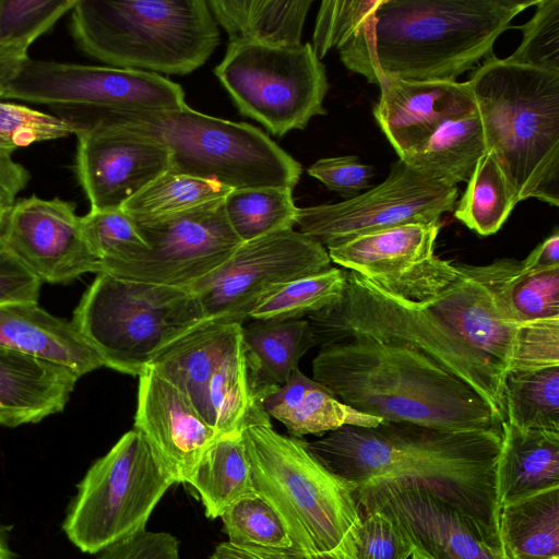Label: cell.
Wrapping results in <instances>:
<instances>
[{"label":"cell","mask_w":559,"mask_h":559,"mask_svg":"<svg viewBox=\"0 0 559 559\" xmlns=\"http://www.w3.org/2000/svg\"><path fill=\"white\" fill-rule=\"evenodd\" d=\"M498 530L506 559L559 557V487L502 506Z\"/></svg>","instance_id":"32"},{"label":"cell","mask_w":559,"mask_h":559,"mask_svg":"<svg viewBox=\"0 0 559 559\" xmlns=\"http://www.w3.org/2000/svg\"><path fill=\"white\" fill-rule=\"evenodd\" d=\"M0 345L68 367L80 378L104 366L71 320L37 302L0 305Z\"/></svg>","instance_id":"24"},{"label":"cell","mask_w":559,"mask_h":559,"mask_svg":"<svg viewBox=\"0 0 559 559\" xmlns=\"http://www.w3.org/2000/svg\"><path fill=\"white\" fill-rule=\"evenodd\" d=\"M96 559H180V542L170 533L144 530L107 546Z\"/></svg>","instance_id":"49"},{"label":"cell","mask_w":559,"mask_h":559,"mask_svg":"<svg viewBox=\"0 0 559 559\" xmlns=\"http://www.w3.org/2000/svg\"><path fill=\"white\" fill-rule=\"evenodd\" d=\"M1 225H2V223H0V230H1ZM0 247H3L2 241H1V236H0Z\"/></svg>","instance_id":"60"},{"label":"cell","mask_w":559,"mask_h":559,"mask_svg":"<svg viewBox=\"0 0 559 559\" xmlns=\"http://www.w3.org/2000/svg\"><path fill=\"white\" fill-rule=\"evenodd\" d=\"M486 153L484 130L476 111L447 121L423 145L400 159L448 187H457L469 179Z\"/></svg>","instance_id":"33"},{"label":"cell","mask_w":559,"mask_h":559,"mask_svg":"<svg viewBox=\"0 0 559 559\" xmlns=\"http://www.w3.org/2000/svg\"><path fill=\"white\" fill-rule=\"evenodd\" d=\"M81 226L91 251L99 261V273L147 248L134 222L121 207L91 209L81 216Z\"/></svg>","instance_id":"41"},{"label":"cell","mask_w":559,"mask_h":559,"mask_svg":"<svg viewBox=\"0 0 559 559\" xmlns=\"http://www.w3.org/2000/svg\"><path fill=\"white\" fill-rule=\"evenodd\" d=\"M554 366H559V319L521 324L509 370Z\"/></svg>","instance_id":"47"},{"label":"cell","mask_w":559,"mask_h":559,"mask_svg":"<svg viewBox=\"0 0 559 559\" xmlns=\"http://www.w3.org/2000/svg\"><path fill=\"white\" fill-rule=\"evenodd\" d=\"M535 13L523 25L511 26L523 38L508 61L546 71L559 72V0H538Z\"/></svg>","instance_id":"44"},{"label":"cell","mask_w":559,"mask_h":559,"mask_svg":"<svg viewBox=\"0 0 559 559\" xmlns=\"http://www.w3.org/2000/svg\"><path fill=\"white\" fill-rule=\"evenodd\" d=\"M29 171L12 158L0 160V213L5 216L20 191L26 188Z\"/></svg>","instance_id":"51"},{"label":"cell","mask_w":559,"mask_h":559,"mask_svg":"<svg viewBox=\"0 0 559 559\" xmlns=\"http://www.w3.org/2000/svg\"><path fill=\"white\" fill-rule=\"evenodd\" d=\"M15 150H17L15 145L0 135V160L11 159Z\"/></svg>","instance_id":"57"},{"label":"cell","mask_w":559,"mask_h":559,"mask_svg":"<svg viewBox=\"0 0 559 559\" xmlns=\"http://www.w3.org/2000/svg\"><path fill=\"white\" fill-rule=\"evenodd\" d=\"M76 0H0V44L29 48Z\"/></svg>","instance_id":"42"},{"label":"cell","mask_w":559,"mask_h":559,"mask_svg":"<svg viewBox=\"0 0 559 559\" xmlns=\"http://www.w3.org/2000/svg\"><path fill=\"white\" fill-rule=\"evenodd\" d=\"M223 200L165 217L133 221L147 248L102 273L190 289L218 270L241 243L226 218Z\"/></svg>","instance_id":"13"},{"label":"cell","mask_w":559,"mask_h":559,"mask_svg":"<svg viewBox=\"0 0 559 559\" xmlns=\"http://www.w3.org/2000/svg\"><path fill=\"white\" fill-rule=\"evenodd\" d=\"M538 0H381L373 21L338 49L352 72L454 82L490 57L511 21Z\"/></svg>","instance_id":"2"},{"label":"cell","mask_w":559,"mask_h":559,"mask_svg":"<svg viewBox=\"0 0 559 559\" xmlns=\"http://www.w3.org/2000/svg\"><path fill=\"white\" fill-rule=\"evenodd\" d=\"M331 267L328 250L298 230L241 242L213 274L190 287L205 320L241 323L285 284Z\"/></svg>","instance_id":"12"},{"label":"cell","mask_w":559,"mask_h":559,"mask_svg":"<svg viewBox=\"0 0 559 559\" xmlns=\"http://www.w3.org/2000/svg\"><path fill=\"white\" fill-rule=\"evenodd\" d=\"M223 203L226 218L241 242L296 225L298 207L292 188L233 189Z\"/></svg>","instance_id":"37"},{"label":"cell","mask_w":559,"mask_h":559,"mask_svg":"<svg viewBox=\"0 0 559 559\" xmlns=\"http://www.w3.org/2000/svg\"><path fill=\"white\" fill-rule=\"evenodd\" d=\"M456 199L457 187H448L399 158L384 181L353 199L298 207L296 225L328 249L386 228L440 223L442 214L454 210Z\"/></svg>","instance_id":"14"},{"label":"cell","mask_w":559,"mask_h":559,"mask_svg":"<svg viewBox=\"0 0 559 559\" xmlns=\"http://www.w3.org/2000/svg\"><path fill=\"white\" fill-rule=\"evenodd\" d=\"M209 9L228 44L298 47L311 0H210Z\"/></svg>","instance_id":"30"},{"label":"cell","mask_w":559,"mask_h":559,"mask_svg":"<svg viewBox=\"0 0 559 559\" xmlns=\"http://www.w3.org/2000/svg\"><path fill=\"white\" fill-rule=\"evenodd\" d=\"M381 0H326L317 14L312 49L321 60L333 48L337 50L368 26Z\"/></svg>","instance_id":"43"},{"label":"cell","mask_w":559,"mask_h":559,"mask_svg":"<svg viewBox=\"0 0 559 559\" xmlns=\"http://www.w3.org/2000/svg\"><path fill=\"white\" fill-rule=\"evenodd\" d=\"M28 58L27 47L0 44V98L3 97Z\"/></svg>","instance_id":"52"},{"label":"cell","mask_w":559,"mask_h":559,"mask_svg":"<svg viewBox=\"0 0 559 559\" xmlns=\"http://www.w3.org/2000/svg\"><path fill=\"white\" fill-rule=\"evenodd\" d=\"M559 487V431L501 424L495 467L498 510L530 495Z\"/></svg>","instance_id":"27"},{"label":"cell","mask_w":559,"mask_h":559,"mask_svg":"<svg viewBox=\"0 0 559 559\" xmlns=\"http://www.w3.org/2000/svg\"><path fill=\"white\" fill-rule=\"evenodd\" d=\"M519 203L491 152L477 163L454 216L480 236L497 233Z\"/></svg>","instance_id":"36"},{"label":"cell","mask_w":559,"mask_h":559,"mask_svg":"<svg viewBox=\"0 0 559 559\" xmlns=\"http://www.w3.org/2000/svg\"><path fill=\"white\" fill-rule=\"evenodd\" d=\"M307 320L321 347L368 337L425 355L471 386L503 423V373L420 302L393 296L347 271L343 297Z\"/></svg>","instance_id":"8"},{"label":"cell","mask_w":559,"mask_h":559,"mask_svg":"<svg viewBox=\"0 0 559 559\" xmlns=\"http://www.w3.org/2000/svg\"><path fill=\"white\" fill-rule=\"evenodd\" d=\"M9 527L0 523V559H14L15 555L9 547Z\"/></svg>","instance_id":"56"},{"label":"cell","mask_w":559,"mask_h":559,"mask_svg":"<svg viewBox=\"0 0 559 559\" xmlns=\"http://www.w3.org/2000/svg\"><path fill=\"white\" fill-rule=\"evenodd\" d=\"M251 378L265 399L298 368L301 357L317 345L307 319L251 320L241 328Z\"/></svg>","instance_id":"29"},{"label":"cell","mask_w":559,"mask_h":559,"mask_svg":"<svg viewBox=\"0 0 559 559\" xmlns=\"http://www.w3.org/2000/svg\"><path fill=\"white\" fill-rule=\"evenodd\" d=\"M203 320L188 288L98 273L71 322L105 367L141 376L164 347Z\"/></svg>","instance_id":"9"},{"label":"cell","mask_w":559,"mask_h":559,"mask_svg":"<svg viewBox=\"0 0 559 559\" xmlns=\"http://www.w3.org/2000/svg\"><path fill=\"white\" fill-rule=\"evenodd\" d=\"M308 174L348 200L370 188L374 168L357 155H345L321 158L309 167Z\"/></svg>","instance_id":"48"},{"label":"cell","mask_w":559,"mask_h":559,"mask_svg":"<svg viewBox=\"0 0 559 559\" xmlns=\"http://www.w3.org/2000/svg\"><path fill=\"white\" fill-rule=\"evenodd\" d=\"M359 511L386 515L430 559H506L500 539L421 485L374 478L354 489Z\"/></svg>","instance_id":"16"},{"label":"cell","mask_w":559,"mask_h":559,"mask_svg":"<svg viewBox=\"0 0 559 559\" xmlns=\"http://www.w3.org/2000/svg\"><path fill=\"white\" fill-rule=\"evenodd\" d=\"M3 247L41 282L70 283L85 273H99L75 203L35 194L15 200L0 230Z\"/></svg>","instance_id":"18"},{"label":"cell","mask_w":559,"mask_h":559,"mask_svg":"<svg viewBox=\"0 0 559 559\" xmlns=\"http://www.w3.org/2000/svg\"><path fill=\"white\" fill-rule=\"evenodd\" d=\"M476 280L510 323L559 319V265L526 271L520 260L503 258L485 265L456 263Z\"/></svg>","instance_id":"26"},{"label":"cell","mask_w":559,"mask_h":559,"mask_svg":"<svg viewBox=\"0 0 559 559\" xmlns=\"http://www.w3.org/2000/svg\"><path fill=\"white\" fill-rule=\"evenodd\" d=\"M210 559H262L254 552L236 546L229 542H223L218 544L212 555L210 556Z\"/></svg>","instance_id":"54"},{"label":"cell","mask_w":559,"mask_h":559,"mask_svg":"<svg viewBox=\"0 0 559 559\" xmlns=\"http://www.w3.org/2000/svg\"><path fill=\"white\" fill-rule=\"evenodd\" d=\"M263 407L270 418L281 421L290 437L298 439L329 433L344 426L376 427L383 421L344 404L299 368L264 399Z\"/></svg>","instance_id":"28"},{"label":"cell","mask_w":559,"mask_h":559,"mask_svg":"<svg viewBox=\"0 0 559 559\" xmlns=\"http://www.w3.org/2000/svg\"><path fill=\"white\" fill-rule=\"evenodd\" d=\"M263 401L251 378L240 334L207 384L206 420L218 436L271 425Z\"/></svg>","instance_id":"31"},{"label":"cell","mask_w":559,"mask_h":559,"mask_svg":"<svg viewBox=\"0 0 559 559\" xmlns=\"http://www.w3.org/2000/svg\"><path fill=\"white\" fill-rule=\"evenodd\" d=\"M487 152L518 200L559 205V72L518 64L493 55L467 81Z\"/></svg>","instance_id":"5"},{"label":"cell","mask_w":559,"mask_h":559,"mask_svg":"<svg viewBox=\"0 0 559 559\" xmlns=\"http://www.w3.org/2000/svg\"><path fill=\"white\" fill-rule=\"evenodd\" d=\"M246 549L254 552L262 559H328V558H322V557L305 555V554H301V552L296 551L290 548L266 549V548L246 547Z\"/></svg>","instance_id":"55"},{"label":"cell","mask_w":559,"mask_h":559,"mask_svg":"<svg viewBox=\"0 0 559 559\" xmlns=\"http://www.w3.org/2000/svg\"><path fill=\"white\" fill-rule=\"evenodd\" d=\"M526 271L542 270L559 265V230L554 231L543 240L531 253L521 261Z\"/></svg>","instance_id":"53"},{"label":"cell","mask_w":559,"mask_h":559,"mask_svg":"<svg viewBox=\"0 0 559 559\" xmlns=\"http://www.w3.org/2000/svg\"><path fill=\"white\" fill-rule=\"evenodd\" d=\"M133 429L144 437L174 484L187 483L219 437L179 389L150 369L139 376Z\"/></svg>","instance_id":"20"},{"label":"cell","mask_w":559,"mask_h":559,"mask_svg":"<svg viewBox=\"0 0 559 559\" xmlns=\"http://www.w3.org/2000/svg\"><path fill=\"white\" fill-rule=\"evenodd\" d=\"M2 98L44 105L51 112L114 108H178L185 92L160 74L28 58Z\"/></svg>","instance_id":"15"},{"label":"cell","mask_w":559,"mask_h":559,"mask_svg":"<svg viewBox=\"0 0 559 559\" xmlns=\"http://www.w3.org/2000/svg\"><path fill=\"white\" fill-rule=\"evenodd\" d=\"M347 285V271L331 266L294 280L267 297L251 312L250 320H296L340 300Z\"/></svg>","instance_id":"39"},{"label":"cell","mask_w":559,"mask_h":559,"mask_svg":"<svg viewBox=\"0 0 559 559\" xmlns=\"http://www.w3.org/2000/svg\"><path fill=\"white\" fill-rule=\"evenodd\" d=\"M456 269L459 274L447 288L420 304L504 374L512 364L520 325L508 322L488 292Z\"/></svg>","instance_id":"22"},{"label":"cell","mask_w":559,"mask_h":559,"mask_svg":"<svg viewBox=\"0 0 559 559\" xmlns=\"http://www.w3.org/2000/svg\"><path fill=\"white\" fill-rule=\"evenodd\" d=\"M502 403L507 424L559 431V366L507 371Z\"/></svg>","instance_id":"35"},{"label":"cell","mask_w":559,"mask_h":559,"mask_svg":"<svg viewBox=\"0 0 559 559\" xmlns=\"http://www.w3.org/2000/svg\"><path fill=\"white\" fill-rule=\"evenodd\" d=\"M214 73L239 112L260 122L273 135L302 130L312 117L326 114L325 67L311 44H228Z\"/></svg>","instance_id":"11"},{"label":"cell","mask_w":559,"mask_h":559,"mask_svg":"<svg viewBox=\"0 0 559 559\" xmlns=\"http://www.w3.org/2000/svg\"><path fill=\"white\" fill-rule=\"evenodd\" d=\"M70 134H74L73 128L53 114L0 100V135L16 148Z\"/></svg>","instance_id":"45"},{"label":"cell","mask_w":559,"mask_h":559,"mask_svg":"<svg viewBox=\"0 0 559 559\" xmlns=\"http://www.w3.org/2000/svg\"><path fill=\"white\" fill-rule=\"evenodd\" d=\"M360 512L356 559H409L413 545L390 518L378 511Z\"/></svg>","instance_id":"46"},{"label":"cell","mask_w":559,"mask_h":559,"mask_svg":"<svg viewBox=\"0 0 559 559\" xmlns=\"http://www.w3.org/2000/svg\"><path fill=\"white\" fill-rule=\"evenodd\" d=\"M253 489L280 514L292 548L328 559H356L360 512L355 487L326 469L305 440L272 425L241 433Z\"/></svg>","instance_id":"6"},{"label":"cell","mask_w":559,"mask_h":559,"mask_svg":"<svg viewBox=\"0 0 559 559\" xmlns=\"http://www.w3.org/2000/svg\"><path fill=\"white\" fill-rule=\"evenodd\" d=\"M313 380L354 409L389 421L444 430H501L471 386L405 346L357 337L322 346Z\"/></svg>","instance_id":"3"},{"label":"cell","mask_w":559,"mask_h":559,"mask_svg":"<svg viewBox=\"0 0 559 559\" xmlns=\"http://www.w3.org/2000/svg\"><path fill=\"white\" fill-rule=\"evenodd\" d=\"M199 493L209 519L222 513L237 499L254 491L241 433L219 436L204 452L187 480Z\"/></svg>","instance_id":"34"},{"label":"cell","mask_w":559,"mask_h":559,"mask_svg":"<svg viewBox=\"0 0 559 559\" xmlns=\"http://www.w3.org/2000/svg\"><path fill=\"white\" fill-rule=\"evenodd\" d=\"M441 223L406 224L365 234L328 248L331 262L384 292L423 302L457 276L455 262L435 254Z\"/></svg>","instance_id":"17"},{"label":"cell","mask_w":559,"mask_h":559,"mask_svg":"<svg viewBox=\"0 0 559 559\" xmlns=\"http://www.w3.org/2000/svg\"><path fill=\"white\" fill-rule=\"evenodd\" d=\"M74 134V173L93 210L121 207L169 170L166 147L129 131L92 124Z\"/></svg>","instance_id":"19"},{"label":"cell","mask_w":559,"mask_h":559,"mask_svg":"<svg viewBox=\"0 0 559 559\" xmlns=\"http://www.w3.org/2000/svg\"><path fill=\"white\" fill-rule=\"evenodd\" d=\"M411 559H430V558H428L427 556H425L424 554H421L420 551H418L417 549L414 548Z\"/></svg>","instance_id":"58"},{"label":"cell","mask_w":559,"mask_h":559,"mask_svg":"<svg viewBox=\"0 0 559 559\" xmlns=\"http://www.w3.org/2000/svg\"><path fill=\"white\" fill-rule=\"evenodd\" d=\"M231 190L217 180L167 171L126 201L121 209L134 222L154 219L223 200Z\"/></svg>","instance_id":"38"},{"label":"cell","mask_w":559,"mask_h":559,"mask_svg":"<svg viewBox=\"0 0 559 559\" xmlns=\"http://www.w3.org/2000/svg\"><path fill=\"white\" fill-rule=\"evenodd\" d=\"M228 542L239 547L292 548L277 511L255 490L233 502L221 515Z\"/></svg>","instance_id":"40"},{"label":"cell","mask_w":559,"mask_h":559,"mask_svg":"<svg viewBox=\"0 0 559 559\" xmlns=\"http://www.w3.org/2000/svg\"><path fill=\"white\" fill-rule=\"evenodd\" d=\"M55 116L79 129L116 127L166 147L170 173L213 179L230 189H294L302 167L252 124L212 117L190 108L66 110Z\"/></svg>","instance_id":"4"},{"label":"cell","mask_w":559,"mask_h":559,"mask_svg":"<svg viewBox=\"0 0 559 559\" xmlns=\"http://www.w3.org/2000/svg\"><path fill=\"white\" fill-rule=\"evenodd\" d=\"M173 484L144 437L129 430L76 485L62 531L82 552L98 554L146 530L155 507Z\"/></svg>","instance_id":"10"},{"label":"cell","mask_w":559,"mask_h":559,"mask_svg":"<svg viewBox=\"0 0 559 559\" xmlns=\"http://www.w3.org/2000/svg\"><path fill=\"white\" fill-rule=\"evenodd\" d=\"M305 445L355 488L374 478L416 483L499 538L495 467L501 430L454 431L383 420L376 427L344 426Z\"/></svg>","instance_id":"1"},{"label":"cell","mask_w":559,"mask_h":559,"mask_svg":"<svg viewBox=\"0 0 559 559\" xmlns=\"http://www.w3.org/2000/svg\"><path fill=\"white\" fill-rule=\"evenodd\" d=\"M373 117L400 156L423 145L442 124L477 111L468 82L382 76Z\"/></svg>","instance_id":"21"},{"label":"cell","mask_w":559,"mask_h":559,"mask_svg":"<svg viewBox=\"0 0 559 559\" xmlns=\"http://www.w3.org/2000/svg\"><path fill=\"white\" fill-rule=\"evenodd\" d=\"M4 219V216L0 213V223H2Z\"/></svg>","instance_id":"59"},{"label":"cell","mask_w":559,"mask_h":559,"mask_svg":"<svg viewBox=\"0 0 559 559\" xmlns=\"http://www.w3.org/2000/svg\"><path fill=\"white\" fill-rule=\"evenodd\" d=\"M70 13L76 47L112 68L186 75L219 44L204 0H76Z\"/></svg>","instance_id":"7"},{"label":"cell","mask_w":559,"mask_h":559,"mask_svg":"<svg viewBox=\"0 0 559 559\" xmlns=\"http://www.w3.org/2000/svg\"><path fill=\"white\" fill-rule=\"evenodd\" d=\"M549 559H559V557H554V558H549Z\"/></svg>","instance_id":"61"},{"label":"cell","mask_w":559,"mask_h":559,"mask_svg":"<svg viewBox=\"0 0 559 559\" xmlns=\"http://www.w3.org/2000/svg\"><path fill=\"white\" fill-rule=\"evenodd\" d=\"M43 282L0 247V305L37 302Z\"/></svg>","instance_id":"50"},{"label":"cell","mask_w":559,"mask_h":559,"mask_svg":"<svg viewBox=\"0 0 559 559\" xmlns=\"http://www.w3.org/2000/svg\"><path fill=\"white\" fill-rule=\"evenodd\" d=\"M241 328V323L203 320L164 347L147 369L179 389L206 419L207 384Z\"/></svg>","instance_id":"25"},{"label":"cell","mask_w":559,"mask_h":559,"mask_svg":"<svg viewBox=\"0 0 559 559\" xmlns=\"http://www.w3.org/2000/svg\"><path fill=\"white\" fill-rule=\"evenodd\" d=\"M79 379L66 366L0 345V425L36 424L62 412Z\"/></svg>","instance_id":"23"}]
</instances>
